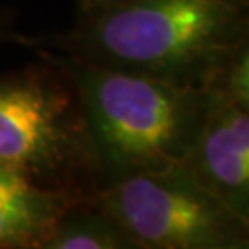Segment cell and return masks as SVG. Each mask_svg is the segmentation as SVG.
I'll use <instances>...</instances> for the list:
<instances>
[{"label": "cell", "mask_w": 249, "mask_h": 249, "mask_svg": "<svg viewBox=\"0 0 249 249\" xmlns=\"http://www.w3.org/2000/svg\"><path fill=\"white\" fill-rule=\"evenodd\" d=\"M90 194L48 188L0 168V249H41L59 214Z\"/></svg>", "instance_id": "obj_6"}, {"label": "cell", "mask_w": 249, "mask_h": 249, "mask_svg": "<svg viewBox=\"0 0 249 249\" xmlns=\"http://www.w3.org/2000/svg\"><path fill=\"white\" fill-rule=\"evenodd\" d=\"M15 34L13 30V15L6 11V9H0V43H11V37Z\"/></svg>", "instance_id": "obj_10"}, {"label": "cell", "mask_w": 249, "mask_h": 249, "mask_svg": "<svg viewBox=\"0 0 249 249\" xmlns=\"http://www.w3.org/2000/svg\"><path fill=\"white\" fill-rule=\"evenodd\" d=\"M205 89L249 111V41L234 48L220 63Z\"/></svg>", "instance_id": "obj_8"}, {"label": "cell", "mask_w": 249, "mask_h": 249, "mask_svg": "<svg viewBox=\"0 0 249 249\" xmlns=\"http://www.w3.org/2000/svg\"><path fill=\"white\" fill-rule=\"evenodd\" d=\"M209 92L203 125L181 164L205 188L249 218V111Z\"/></svg>", "instance_id": "obj_5"}, {"label": "cell", "mask_w": 249, "mask_h": 249, "mask_svg": "<svg viewBox=\"0 0 249 249\" xmlns=\"http://www.w3.org/2000/svg\"><path fill=\"white\" fill-rule=\"evenodd\" d=\"M94 197L139 249H246L249 218L205 188L181 164L141 172Z\"/></svg>", "instance_id": "obj_4"}, {"label": "cell", "mask_w": 249, "mask_h": 249, "mask_svg": "<svg viewBox=\"0 0 249 249\" xmlns=\"http://www.w3.org/2000/svg\"><path fill=\"white\" fill-rule=\"evenodd\" d=\"M71 81L89 133L96 190L141 172L183 164L203 125L209 92L30 50Z\"/></svg>", "instance_id": "obj_2"}, {"label": "cell", "mask_w": 249, "mask_h": 249, "mask_svg": "<svg viewBox=\"0 0 249 249\" xmlns=\"http://www.w3.org/2000/svg\"><path fill=\"white\" fill-rule=\"evenodd\" d=\"M122 2H127V0H76L78 17L89 15V13H94V11H100V9L113 8L116 4H122Z\"/></svg>", "instance_id": "obj_9"}, {"label": "cell", "mask_w": 249, "mask_h": 249, "mask_svg": "<svg viewBox=\"0 0 249 249\" xmlns=\"http://www.w3.org/2000/svg\"><path fill=\"white\" fill-rule=\"evenodd\" d=\"M0 168L37 185L96 192V166L71 81L46 61L0 74Z\"/></svg>", "instance_id": "obj_3"}, {"label": "cell", "mask_w": 249, "mask_h": 249, "mask_svg": "<svg viewBox=\"0 0 249 249\" xmlns=\"http://www.w3.org/2000/svg\"><path fill=\"white\" fill-rule=\"evenodd\" d=\"M246 41L249 0H127L81 15L65 32L11 37L28 50L201 89Z\"/></svg>", "instance_id": "obj_1"}, {"label": "cell", "mask_w": 249, "mask_h": 249, "mask_svg": "<svg viewBox=\"0 0 249 249\" xmlns=\"http://www.w3.org/2000/svg\"><path fill=\"white\" fill-rule=\"evenodd\" d=\"M41 249H139V246L90 194L72 201L59 214Z\"/></svg>", "instance_id": "obj_7"}]
</instances>
